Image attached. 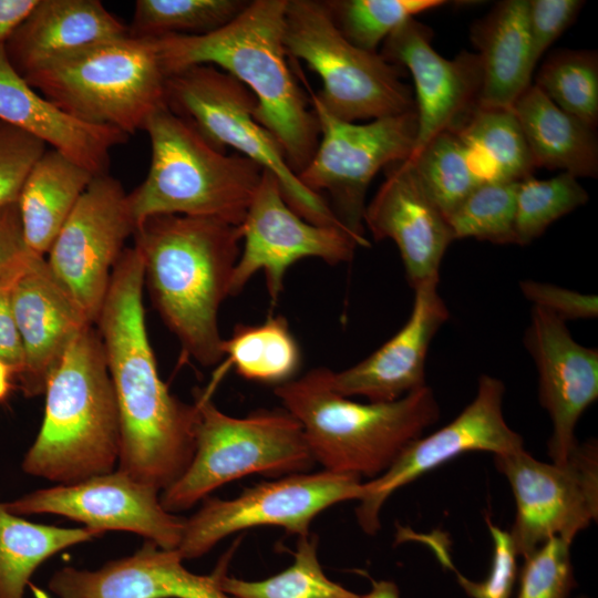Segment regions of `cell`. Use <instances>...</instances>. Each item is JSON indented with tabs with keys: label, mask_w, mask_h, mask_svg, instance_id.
I'll use <instances>...</instances> for the list:
<instances>
[{
	"label": "cell",
	"mask_w": 598,
	"mask_h": 598,
	"mask_svg": "<svg viewBox=\"0 0 598 598\" xmlns=\"http://www.w3.org/2000/svg\"><path fill=\"white\" fill-rule=\"evenodd\" d=\"M144 131L151 165L128 194L136 226L157 215L243 223L264 173L259 165L238 153L227 155L166 105L148 117Z\"/></svg>",
	"instance_id": "6"
},
{
	"label": "cell",
	"mask_w": 598,
	"mask_h": 598,
	"mask_svg": "<svg viewBox=\"0 0 598 598\" xmlns=\"http://www.w3.org/2000/svg\"><path fill=\"white\" fill-rule=\"evenodd\" d=\"M195 404L193 458L161 496L169 513L188 509L214 489L247 475L303 473L315 463L300 423L285 409L234 417L217 409L206 392L197 395Z\"/></svg>",
	"instance_id": "8"
},
{
	"label": "cell",
	"mask_w": 598,
	"mask_h": 598,
	"mask_svg": "<svg viewBox=\"0 0 598 598\" xmlns=\"http://www.w3.org/2000/svg\"><path fill=\"white\" fill-rule=\"evenodd\" d=\"M519 289L534 307L545 309L563 321L594 319L598 316L596 295L581 293L557 285L522 280Z\"/></svg>",
	"instance_id": "43"
},
{
	"label": "cell",
	"mask_w": 598,
	"mask_h": 598,
	"mask_svg": "<svg viewBox=\"0 0 598 598\" xmlns=\"http://www.w3.org/2000/svg\"><path fill=\"white\" fill-rule=\"evenodd\" d=\"M455 133L485 183H518L533 176L536 166L512 109L480 106Z\"/></svg>",
	"instance_id": "30"
},
{
	"label": "cell",
	"mask_w": 598,
	"mask_h": 598,
	"mask_svg": "<svg viewBox=\"0 0 598 598\" xmlns=\"http://www.w3.org/2000/svg\"><path fill=\"white\" fill-rule=\"evenodd\" d=\"M101 535L87 527L31 523L8 512L0 503V598H24L30 578L43 561Z\"/></svg>",
	"instance_id": "29"
},
{
	"label": "cell",
	"mask_w": 598,
	"mask_h": 598,
	"mask_svg": "<svg viewBox=\"0 0 598 598\" xmlns=\"http://www.w3.org/2000/svg\"><path fill=\"white\" fill-rule=\"evenodd\" d=\"M0 120L43 141L94 176L107 174L111 150L128 135L79 121L34 90L0 44Z\"/></svg>",
	"instance_id": "24"
},
{
	"label": "cell",
	"mask_w": 598,
	"mask_h": 598,
	"mask_svg": "<svg viewBox=\"0 0 598 598\" xmlns=\"http://www.w3.org/2000/svg\"><path fill=\"white\" fill-rule=\"evenodd\" d=\"M584 4L582 0H528V30L535 65L574 23Z\"/></svg>",
	"instance_id": "42"
},
{
	"label": "cell",
	"mask_w": 598,
	"mask_h": 598,
	"mask_svg": "<svg viewBox=\"0 0 598 598\" xmlns=\"http://www.w3.org/2000/svg\"><path fill=\"white\" fill-rule=\"evenodd\" d=\"M37 2L38 0H0V44L7 41Z\"/></svg>",
	"instance_id": "46"
},
{
	"label": "cell",
	"mask_w": 598,
	"mask_h": 598,
	"mask_svg": "<svg viewBox=\"0 0 598 598\" xmlns=\"http://www.w3.org/2000/svg\"><path fill=\"white\" fill-rule=\"evenodd\" d=\"M144 285L140 251L124 248L94 326L118 409L117 470L164 491L193 458L198 410L173 395L159 377L145 323Z\"/></svg>",
	"instance_id": "1"
},
{
	"label": "cell",
	"mask_w": 598,
	"mask_h": 598,
	"mask_svg": "<svg viewBox=\"0 0 598 598\" xmlns=\"http://www.w3.org/2000/svg\"><path fill=\"white\" fill-rule=\"evenodd\" d=\"M275 394L301 425L323 470L375 478L440 417L427 385L392 402L360 403L337 393L329 369H313L277 385Z\"/></svg>",
	"instance_id": "4"
},
{
	"label": "cell",
	"mask_w": 598,
	"mask_h": 598,
	"mask_svg": "<svg viewBox=\"0 0 598 598\" xmlns=\"http://www.w3.org/2000/svg\"><path fill=\"white\" fill-rule=\"evenodd\" d=\"M330 14L347 40L378 52V47L416 14L442 7V0H329Z\"/></svg>",
	"instance_id": "36"
},
{
	"label": "cell",
	"mask_w": 598,
	"mask_h": 598,
	"mask_svg": "<svg viewBox=\"0 0 598 598\" xmlns=\"http://www.w3.org/2000/svg\"><path fill=\"white\" fill-rule=\"evenodd\" d=\"M94 175L50 148L30 171L18 198L25 247L48 254L61 227Z\"/></svg>",
	"instance_id": "28"
},
{
	"label": "cell",
	"mask_w": 598,
	"mask_h": 598,
	"mask_svg": "<svg viewBox=\"0 0 598 598\" xmlns=\"http://www.w3.org/2000/svg\"><path fill=\"white\" fill-rule=\"evenodd\" d=\"M437 283L431 280L413 289L409 319L379 349L346 370H329V383L337 393L361 395L369 402H392L426 385L429 348L450 318Z\"/></svg>",
	"instance_id": "23"
},
{
	"label": "cell",
	"mask_w": 598,
	"mask_h": 598,
	"mask_svg": "<svg viewBox=\"0 0 598 598\" xmlns=\"http://www.w3.org/2000/svg\"><path fill=\"white\" fill-rule=\"evenodd\" d=\"M127 34V27L99 0H38L4 50L24 78L83 48Z\"/></svg>",
	"instance_id": "25"
},
{
	"label": "cell",
	"mask_w": 598,
	"mask_h": 598,
	"mask_svg": "<svg viewBox=\"0 0 598 598\" xmlns=\"http://www.w3.org/2000/svg\"><path fill=\"white\" fill-rule=\"evenodd\" d=\"M13 378L14 374L11 369L0 360V402L8 398L12 389Z\"/></svg>",
	"instance_id": "48"
},
{
	"label": "cell",
	"mask_w": 598,
	"mask_h": 598,
	"mask_svg": "<svg viewBox=\"0 0 598 598\" xmlns=\"http://www.w3.org/2000/svg\"><path fill=\"white\" fill-rule=\"evenodd\" d=\"M133 237L152 301L184 353L203 365L219 362L218 311L240 255V225L157 215L140 223Z\"/></svg>",
	"instance_id": "3"
},
{
	"label": "cell",
	"mask_w": 598,
	"mask_h": 598,
	"mask_svg": "<svg viewBox=\"0 0 598 598\" xmlns=\"http://www.w3.org/2000/svg\"><path fill=\"white\" fill-rule=\"evenodd\" d=\"M245 0H137L128 35L156 39L166 35H203L235 19Z\"/></svg>",
	"instance_id": "33"
},
{
	"label": "cell",
	"mask_w": 598,
	"mask_h": 598,
	"mask_svg": "<svg viewBox=\"0 0 598 598\" xmlns=\"http://www.w3.org/2000/svg\"><path fill=\"white\" fill-rule=\"evenodd\" d=\"M524 558L516 598H568L575 587L569 543L551 537Z\"/></svg>",
	"instance_id": "39"
},
{
	"label": "cell",
	"mask_w": 598,
	"mask_h": 598,
	"mask_svg": "<svg viewBox=\"0 0 598 598\" xmlns=\"http://www.w3.org/2000/svg\"><path fill=\"white\" fill-rule=\"evenodd\" d=\"M287 1L252 0L214 32L153 41L166 76L208 64L244 84L256 99L255 118L278 142L298 176L316 152L320 130L288 64L283 43Z\"/></svg>",
	"instance_id": "2"
},
{
	"label": "cell",
	"mask_w": 598,
	"mask_h": 598,
	"mask_svg": "<svg viewBox=\"0 0 598 598\" xmlns=\"http://www.w3.org/2000/svg\"><path fill=\"white\" fill-rule=\"evenodd\" d=\"M432 30L414 18L394 30L381 54L409 70L415 86L417 133L413 153L442 132H457L480 107L482 66L477 53L450 60L431 44ZM411 155V156H412Z\"/></svg>",
	"instance_id": "18"
},
{
	"label": "cell",
	"mask_w": 598,
	"mask_h": 598,
	"mask_svg": "<svg viewBox=\"0 0 598 598\" xmlns=\"http://www.w3.org/2000/svg\"><path fill=\"white\" fill-rule=\"evenodd\" d=\"M310 105L318 120L320 138L300 182L322 197L338 220L362 244L368 187L379 171L411 157L417 133L416 112L352 123L332 116L310 91Z\"/></svg>",
	"instance_id": "11"
},
{
	"label": "cell",
	"mask_w": 598,
	"mask_h": 598,
	"mask_svg": "<svg viewBox=\"0 0 598 598\" xmlns=\"http://www.w3.org/2000/svg\"><path fill=\"white\" fill-rule=\"evenodd\" d=\"M504 394L501 379L482 374L474 399L455 419L411 442L385 472L363 482L355 508L362 530L374 535L380 529L381 508L395 491L458 455L491 452L495 456L524 450L523 437L505 421Z\"/></svg>",
	"instance_id": "15"
},
{
	"label": "cell",
	"mask_w": 598,
	"mask_h": 598,
	"mask_svg": "<svg viewBox=\"0 0 598 598\" xmlns=\"http://www.w3.org/2000/svg\"><path fill=\"white\" fill-rule=\"evenodd\" d=\"M158 493L116 470L74 484L37 489L1 504L18 516L60 515L101 534L132 532L161 548L177 549L185 518L167 512Z\"/></svg>",
	"instance_id": "17"
},
{
	"label": "cell",
	"mask_w": 598,
	"mask_h": 598,
	"mask_svg": "<svg viewBox=\"0 0 598 598\" xmlns=\"http://www.w3.org/2000/svg\"><path fill=\"white\" fill-rule=\"evenodd\" d=\"M527 13L528 0H503L471 27L482 66L481 107L512 109L532 84Z\"/></svg>",
	"instance_id": "26"
},
{
	"label": "cell",
	"mask_w": 598,
	"mask_h": 598,
	"mask_svg": "<svg viewBox=\"0 0 598 598\" xmlns=\"http://www.w3.org/2000/svg\"><path fill=\"white\" fill-rule=\"evenodd\" d=\"M589 196L571 174L548 179L533 176L519 182L516 193V245L526 246L556 220L587 203Z\"/></svg>",
	"instance_id": "37"
},
{
	"label": "cell",
	"mask_w": 598,
	"mask_h": 598,
	"mask_svg": "<svg viewBox=\"0 0 598 598\" xmlns=\"http://www.w3.org/2000/svg\"><path fill=\"white\" fill-rule=\"evenodd\" d=\"M11 306L23 350V369L17 379L25 396L44 394L72 341L92 323L44 256L31 251L14 282Z\"/></svg>",
	"instance_id": "21"
},
{
	"label": "cell",
	"mask_w": 598,
	"mask_h": 598,
	"mask_svg": "<svg viewBox=\"0 0 598 598\" xmlns=\"http://www.w3.org/2000/svg\"><path fill=\"white\" fill-rule=\"evenodd\" d=\"M518 183H485L476 187L448 217L454 239L475 238L516 245Z\"/></svg>",
	"instance_id": "38"
},
{
	"label": "cell",
	"mask_w": 598,
	"mask_h": 598,
	"mask_svg": "<svg viewBox=\"0 0 598 598\" xmlns=\"http://www.w3.org/2000/svg\"><path fill=\"white\" fill-rule=\"evenodd\" d=\"M409 159L423 188L447 219L476 187L485 184L473 155L453 132L435 135Z\"/></svg>",
	"instance_id": "32"
},
{
	"label": "cell",
	"mask_w": 598,
	"mask_h": 598,
	"mask_svg": "<svg viewBox=\"0 0 598 598\" xmlns=\"http://www.w3.org/2000/svg\"><path fill=\"white\" fill-rule=\"evenodd\" d=\"M534 85L559 109L596 130L597 51L561 49L551 52L540 65Z\"/></svg>",
	"instance_id": "35"
},
{
	"label": "cell",
	"mask_w": 598,
	"mask_h": 598,
	"mask_svg": "<svg viewBox=\"0 0 598 598\" xmlns=\"http://www.w3.org/2000/svg\"><path fill=\"white\" fill-rule=\"evenodd\" d=\"M28 252L13 266L0 274V360L18 378L23 369V350L13 318L11 293Z\"/></svg>",
	"instance_id": "44"
},
{
	"label": "cell",
	"mask_w": 598,
	"mask_h": 598,
	"mask_svg": "<svg viewBox=\"0 0 598 598\" xmlns=\"http://www.w3.org/2000/svg\"><path fill=\"white\" fill-rule=\"evenodd\" d=\"M516 504L512 537L525 557L547 539L571 544L598 516V448L591 440L578 444L564 463H546L526 450L495 455Z\"/></svg>",
	"instance_id": "13"
},
{
	"label": "cell",
	"mask_w": 598,
	"mask_h": 598,
	"mask_svg": "<svg viewBox=\"0 0 598 598\" xmlns=\"http://www.w3.org/2000/svg\"><path fill=\"white\" fill-rule=\"evenodd\" d=\"M536 167L563 169L575 177H596V130L555 105L530 84L512 106Z\"/></svg>",
	"instance_id": "27"
},
{
	"label": "cell",
	"mask_w": 598,
	"mask_h": 598,
	"mask_svg": "<svg viewBox=\"0 0 598 598\" xmlns=\"http://www.w3.org/2000/svg\"><path fill=\"white\" fill-rule=\"evenodd\" d=\"M523 342L536 364L539 403L553 423L548 455L564 463L578 445L580 416L598 399V350L578 343L565 321L534 306Z\"/></svg>",
	"instance_id": "19"
},
{
	"label": "cell",
	"mask_w": 598,
	"mask_h": 598,
	"mask_svg": "<svg viewBox=\"0 0 598 598\" xmlns=\"http://www.w3.org/2000/svg\"><path fill=\"white\" fill-rule=\"evenodd\" d=\"M165 102L216 147H233L271 173L285 200L300 217L315 225L347 229L328 202L309 190L292 172L278 142L255 118L254 94L230 74L208 64L173 73L166 78Z\"/></svg>",
	"instance_id": "10"
},
{
	"label": "cell",
	"mask_w": 598,
	"mask_h": 598,
	"mask_svg": "<svg viewBox=\"0 0 598 598\" xmlns=\"http://www.w3.org/2000/svg\"><path fill=\"white\" fill-rule=\"evenodd\" d=\"M293 563L264 580H243L221 575V589L235 598H359L360 595L330 580L318 558V538L300 536Z\"/></svg>",
	"instance_id": "34"
},
{
	"label": "cell",
	"mask_w": 598,
	"mask_h": 598,
	"mask_svg": "<svg viewBox=\"0 0 598 598\" xmlns=\"http://www.w3.org/2000/svg\"><path fill=\"white\" fill-rule=\"evenodd\" d=\"M166 78L153 39L127 34L65 55L24 80L72 117L130 136L166 105Z\"/></svg>",
	"instance_id": "7"
},
{
	"label": "cell",
	"mask_w": 598,
	"mask_h": 598,
	"mask_svg": "<svg viewBox=\"0 0 598 598\" xmlns=\"http://www.w3.org/2000/svg\"><path fill=\"white\" fill-rule=\"evenodd\" d=\"M362 492L361 478L322 470L261 482L230 499L206 497L185 518L177 550L183 559L198 558L225 537L257 526H278L305 536L318 514L344 501H359Z\"/></svg>",
	"instance_id": "12"
},
{
	"label": "cell",
	"mask_w": 598,
	"mask_h": 598,
	"mask_svg": "<svg viewBox=\"0 0 598 598\" xmlns=\"http://www.w3.org/2000/svg\"><path fill=\"white\" fill-rule=\"evenodd\" d=\"M229 557L230 553L213 574L197 575L184 567L177 549L146 540L133 555L96 570L63 567L48 588L58 598H235L220 587Z\"/></svg>",
	"instance_id": "22"
},
{
	"label": "cell",
	"mask_w": 598,
	"mask_h": 598,
	"mask_svg": "<svg viewBox=\"0 0 598 598\" xmlns=\"http://www.w3.org/2000/svg\"><path fill=\"white\" fill-rule=\"evenodd\" d=\"M221 351L226 361L218 375L234 367L247 380L286 382L300 364L299 347L281 316H269L260 324H237Z\"/></svg>",
	"instance_id": "31"
},
{
	"label": "cell",
	"mask_w": 598,
	"mask_h": 598,
	"mask_svg": "<svg viewBox=\"0 0 598 598\" xmlns=\"http://www.w3.org/2000/svg\"><path fill=\"white\" fill-rule=\"evenodd\" d=\"M44 394L43 422L22 471L58 485L113 472L120 455V416L95 326L72 341Z\"/></svg>",
	"instance_id": "5"
},
{
	"label": "cell",
	"mask_w": 598,
	"mask_h": 598,
	"mask_svg": "<svg viewBox=\"0 0 598 598\" xmlns=\"http://www.w3.org/2000/svg\"><path fill=\"white\" fill-rule=\"evenodd\" d=\"M27 252L17 202L0 208V274L18 262Z\"/></svg>",
	"instance_id": "45"
},
{
	"label": "cell",
	"mask_w": 598,
	"mask_h": 598,
	"mask_svg": "<svg viewBox=\"0 0 598 598\" xmlns=\"http://www.w3.org/2000/svg\"><path fill=\"white\" fill-rule=\"evenodd\" d=\"M359 598H400L398 586L390 580H372V588Z\"/></svg>",
	"instance_id": "47"
},
{
	"label": "cell",
	"mask_w": 598,
	"mask_h": 598,
	"mask_svg": "<svg viewBox=\"0 0 598 598\" xmlns=\"http://www.w3.org/2000/svg\"><path fill=\"white\" fill-rule=\"evenodd\" d=\"M47 150L43 141L0 120V208L18 202L30 171Z\"/></svg>",
	"instance_id": "40"
},
{
	"label": "cell",
	"mask_w": 598,
	"mask_h": 598,
	"mask_svg": "<svg viewBox=\"0 0 598 598\" xmlns=\"http://www.w3.org/2000/svg\"><path fill=\"white\" fill-rule=\"evenodd\" d=\"M283 43L289 58L319 75L315 94L332 116L357 123L415 111L402 68L347 40L324 1H287Z\"/></svg>",
	"instance_id": "9"
},
{
	"label": "cell",
	"mask_w": 598,
	"mask_h": 598,
	"mask_svg": "<svg viewBox=\"0 0 598 598\" xmlns=\"http://www.w3.org/2000/svg\"><path fill=\"white\" fill-rule=\"evenodd\" d=\"M243 250L234 268L229 296L238 295L262 270L272 303L283 289L287 269L303 258L329 265L348 262L361 243L347 229L315 225L285 200L277 178L264 171L259 186L240 224Z\"/></svg>",
	"instance_id": "16"
},
{
	"label": "cell",
	"mask_w": 598,
	"mask_h": 598,
	"mask_svg": "<svg viewBox=\"0 0 598 598\" xmlns=\"http://www.w3.org/2000/svg\"><path fill=\"white\" fill-rule=\"evenodd\" d=\"M136 224L128 194L109 173L94 176L58 233L47 262L95 324L114 266Z\"/></svg>",
	"instance_id": "14"
},
{
	"label": "cell",
	"mask_w": 598,
	"mask_h": 598,
	"mask_svg": "<svg viewBox=\"0 0 598 598\" xmlns=\"http://www.w3.org/2000/svg\"><path fill=\"white\" fill-rule=\"evenodd\" d=\"M493 542V556L488 576L473 581L456 571L460 586L472 598H511L517 576L516 550L509 532L486 520Z\"/></svg>",
	"instance_id": "41"
},
{
	"label": "cell",
	"mask_w": 598,
	"mask_h": 598,
	"mask_svg": "<svg viewBox=\"0 0 598 598\" xmlns=\"http://www.w3.org/2000/svg\"><path fill=\"white\" fill-rule=\"evenodd\" d=\"M384 181L365 206L363 224L375 240L398 247L409 285L440 279V267L454 239L448 219L420 183L410 159L384 168Z\"/></svg>",
	"instance_id": "20"
}]
</instances>
